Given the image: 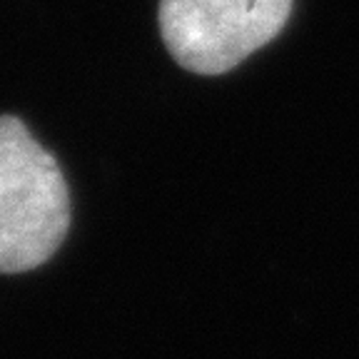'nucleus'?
Masks as SVG:
<instances>
[{
    "mask_svg": "<svg viewBox=\"0 0 359 359\" xmlns=\"http://www.w3.org/2000/svg\"><path fill=\"white\" fill-rule=\"evenodd\" d=\"M70 227V192L57 160L13 115L0 118V272L45 264Z\"/></svg>",
    "mask_w": 359,
    "mask_h": 359,
    "instance_id": "1",
    "label": "nucleus"
},
{
    "mask_svg": "<svg viewBox=\"0 0 359 359\" xmlns=\"http://www.w3.org/2000/svg\"><path fill=\"white\" fill-rule=\"evenodd\" d=\"M292 0H160V33L180 67L222 75L275 40Z\"/></svg>",
    "mask_w": 359,
    "mask_h": 359,
    "instance_id": "2",
    "label": "nucleus"
}]
</instances>
